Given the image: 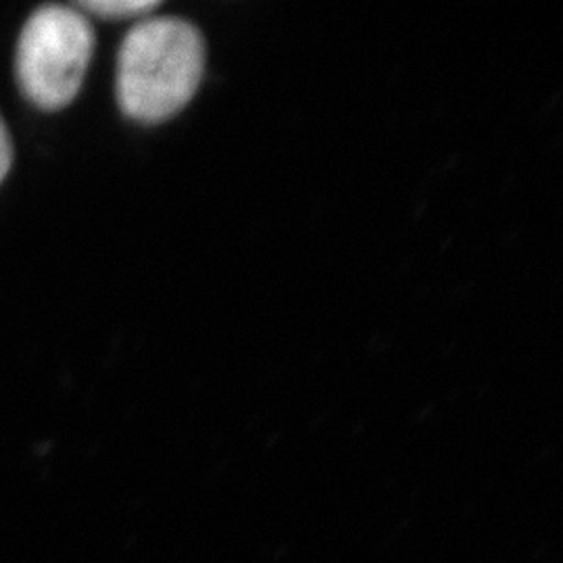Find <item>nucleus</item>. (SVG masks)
Here are the masks:
<instances>
[{
	"label": "nucleus",
	"mask_w": 563,
	"mask_h": 563,
	"mask_svg": "<svg viewBox=\"0 0 563 563\" xmlns=\"http://www.w3.org/2000/svg\"><path fill=\"white\" fill-rule=\"evenodd\" d=\"M205 74L201 32L178 18H146L121 42L115 92L121 113L142 125L172 120Z\"/></svg>",
	"instance_id": "obj_1"
},
{
	"label": "nucleus",
	"mask_w": 563,
	"mask_h": 563,
	"mask_svg": "<svg viewBox=\"0 0 563 563\" xmlns=\"http://www.w3.org/2000/svg\"><path fill=\"white\" fill-rule=\"evenodd\" d=\"M95 44V27L78 7H38L23 23L15 51L23 97L48 113L69 107L80 95Z\"/></svg>",
	"instance_id": "obj_2"
},
{
	"label": "nucleus",
	"mask_w": 563,
	"mask_h": 563,
	"mask_svg": "<svg viewBox=\"0 0 563 563\" xmlns=\"http://www.w3.org/2000/svg\"><path fill=\"white\" fill-rule=\"evenodd\" d=\"M84 15H97L101 20H134L148 18L153 11L162 7L157 0H84L76 2Z\"/></svg>",
	"instance_id": "obj_3"
},
{
	"label": "nucleus",
	"mask_w": 563,
	"mask_h": 563,
	"mask_svg": "<svg viewBox=\"0 0 563 563\" xmlns=\"http://www.w3.org/2000/svg\"><path fill=\"white\" fill-rule=\"evenodd\" d=\"M11 165H13V142L4 121L0 118V184L9 176Z\"/></svg>",
	"instance_id": "obj_4"
}]
</instances>
